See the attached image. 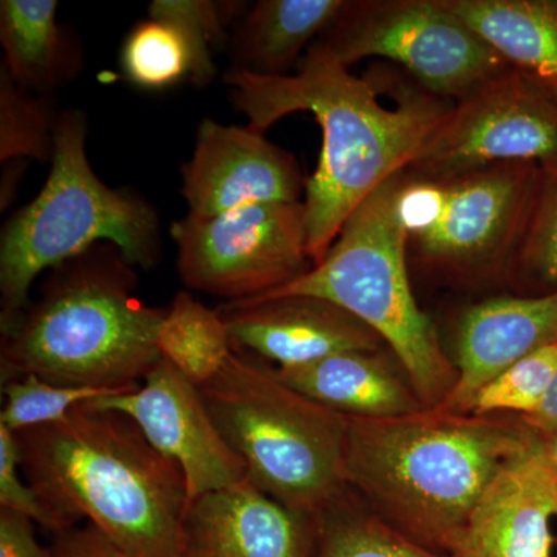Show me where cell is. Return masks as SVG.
<instances>
[{
  "label": "cell",
  "mask_w": 557,
  "mask_h": 557,
  "mask_svg": "<svg viewBox=\"0 0 557 557\" xmlns=\"http://www.w3.org/2000/svg\"><path fill=\"white\" fill-rule=\"evenodd\" d=\"M223 81L231 87L234 108L259 134L295 112L313 113L321 126V156L302 201L313 267L325 258L355 209L409 168L453 106L416 81L388 75L397 106L386 108L380 101L381 75H351L318 40L295 73L259 76L231 69Z\"/></svg>",
  "instance_id": "1"
},
{
  "label": "cell",
  "mask_w": 557,
  "mask_h": 557,
  "mask_svg": "<svg viewBox=\"0 0 557 557\" xmlns=\"http://www.w3.org/2000/svg\"><path fill=\"white\" fill-rule=\"evenodd\" d=\"M539 437L520 417L437 408L348 418L346 482L381 519L446 555L487 486Z\"/></svg>",
  "instance_id": "2"
},
{
  "label": "cell",
  "mask_w": 557,
  "mask_h": 557,
  "mask_svg": "<svg viewBox=\"0 0 557 557\" xmlns=\"http://www.w3.org/2000/svg\"><path fill=\"white\" fill-rule=\"evenodd\" d=\"M16 438L25 479L64 530L86 520L127 557H180L185 475L126 413L89 403Z\"/></svg>",
  "instance_id": "3"
},
{
  "label": "cell",
  "mask_w": 557,
  "mask_h": 557,
  "mask_svg": "<svg viewBox=\"0 0 557 557\" xmlns=\"http://www.w3.org/2000/svg\"><path fill=\"white\" fill-rule=\"evenodd\" d=\"M115 245L98 244L53 269L38 300L2 327V380L131 391L160 362L166 309L146 306Z\"/></svg>",
  "instance_id": "4"
},
{
  "label": "cell",
  "mask_w": 557,
  "mask_h": 557,
  "mask_svg": "<svg viewBox=\"0 0 557 557\" xmlns=\"http://www.w3.org/2000/svg\"><path fill=\"white\" fill-rule=\"evenodd\" d=\"M87 121L79 110L58 115L46 186L5 223L0 239L2 327L28 306V292L47 269L112 244L132 267L156 265L160 223L156 209L134 193L109 188L90 168Z\"/></svg>",
  "instance_id": "5"
},
{
  "label": "cell",
  "mask_w": 557,
  "mask_h": 557,
  "mask_svg": "<svg viewBox=\"0 0 557 557\" xmlns=\"http://www.w3.org/2000/svg\"><path fill=\"white\" fill-rule=\"evenodd\" d=\"M199 391L248 479L271 497L317 519L346 493L348 417L239 351Z\"/></svg>",
  "instance_id": "6"
},
{
  "label": "cell",
  "mask_w": 557,
  "mask_h": 557,
  "mask_svg": "<svg viewBox=\"0 0 557 557\" xmlns=\"http://www.w3.org/2000/svg\"><path fill=\"white\" fill-rule=\"evenodd\" d=\"M399 174L355 209L318 265L252 299L314 296L336 304L391 348L424 406L438 408L456 384L457 370L410 284L397 212Z\"/></svg>",
  "instance_id": "7"
},
{
  "label": "cell",
  "mask_w": 557,
  "mask_h": 557,
  "mask_svg": "<svg viewBox=\"0 0 557 557\" xmlns=\"http://www.w3.org/2000/svg\"><path fill=\"white\" fill-rule=\"evenodd\" d=\"M536 164L460 174H399L397 212L408 260L461 284L508 277L536 194Z\"/></svg>",
  "instance_id": "8"
},
{
  "label": "cell",
  "mask_w": 557,
  "mask_h": 557,
  "mask_svg": "<svg viewBox=\"0 0 557 557\" xmlns=\"http://www.w3.org/2000/svg\"><path fill=\"white\" fill-rule=\"evenodd\" d=\"M318 42L346 67L366 58L397 62L418 86L450 102L511 67L446 0H348Z\"/></svg>",
  "instance_id": "9"
},
{
  "label": "cell",
  "mask_w": 557,
  "mask_h": 557,
  "mask_svg": "<svg viewBox=\"0 0 557 557\" xmlns=\"http://www.w3.org/2000/svg\"><path fill=\"white\" fill-rule=\"evenodd\" d=\"M171 234L186 287L230 302L267 295L313 267L302 201L249 205L211 219L186 215Z\"/></svg>",
  "instance_id": "10"
},
{
  "label": "cell",
  "mask_w": 557,
  "mask_h": 557,
  "mask_svg": "<svg viewBox=\"0 0 557 557\" xmlns=\"http://www.w3.org/2000/svg\"><path fill=\"white\" fill-rule=\"evenodd\" d=\"M557 161V94L508 67L454 101L406 171L423 177Z\"/></svg>",
  "instance_id": "11"
},
{
  "label": "cell",
  "mask_w": 557,
  "mask_h": 557,
  "mask_svg": "<svg viewBox=\"0 0 557 557\" xmlns=\"http://www.w3.org/2000/svg\"><path fill=\"white\" fill-rule=\"evenodd\" d=\"M91 403L126 413L150 445L182 469L189 505L248 478L244 461L215 426L199 387L163 358L138 387Z\"/></svg>",
  "instance_id": "12"
},
{
  "label": "cell",
  "mask_w": 557,
  "mask_h": 557,
  "mask_svg": "<svg viewBox=\"0 0 557 557\" xmlns=\"http://www.w3.org/2000/svg\"><path fill=\"white\" fill-rule=\"evenodd\" d=\"M190 218L211 219L249 205L298 203L306 182L298 161L251 127L201 121L183 166Z\"/></svg>",
  "instance_id": "13"
},
{
  "label": "cell",
  "mask_w": 557,
  "mask_h": 557,
  "mask_svg": "<svg viewBox=\"0 0 557 557\" xmlns=\"http://www.w3.org/2000/svg\"><path fill=\"white\" fill-rule=\"evenodd\" d=\"M234 351L295 369L351 350L387 347L364 322L314 296L247 299L219 307Z\"/></svg>",
  "instance_id": "14"
},
{
  "label": "cell",
  "mask_w": 557,
  "mask_h": 557,
  "mask_svg": "<svg viewBox=\"0 0 557 557\" xmlns=\"http://www.w3.org/2000/svg\"><path fill=\"white\" fill-rule=\"evenodd\" d=\"M318 522L248 478L190 502L180 557H317Z\"/></svg>",
  "instance_id": "15"
},
{
  "label": "cell",
  "mask_w": 557,
  "mask_h": 557,
  "mask_svg": "<svg viewBox=\"0 0 557 557\" xmlns=\"http://www.w3.org/2000/svg\"><path fill=\"white\" fill-rule=\"evenodd\" d=\"M557 474L542 437L487 486L450 542V557H555Z\"/></svg>",
  "instance_id": "16"
},
{
  "label": "cell",
  "mask_w": 557,
  "mask_h": 557,
  "mask_svg": "<svg viewBox=\"0 0 557 557\" xmlns=\"http://www.w3.org/2000/svg\"><path fill=\"white\" fill-rule=\"evenodd\" d=\"M557 344V289L472 304L453 335L457 380L437 409L467 413L480 388L539 348Z\"/></svg>",
  "instance_id": "17"
},
{
  "label": "cell",
  "mask_w": 557,
  "mask_h": 557,
  "mask_svg": "<svg viewBox=\"0 0 557 557\" xmlns=\"http://www.w3.org/2000/svg\"><path fill=\"white\" fill-rule=\"evenodd\" d=\"M277 373L300 394L348 418L376 420L426 409L388 347L344 351Z\"/></svg>",
  "instance_id": "18"
},
{
  "label": "cell",
  "mask_w": 557,
  "mask_h": 557,
  "mask_svg": "<svg viewBox=\"0 0 557 557\" xmlns=\"http://www.w3.org/2000/svg\"><path fill=\"white\" fill-rule=\"evenodd\" d=\"M511 67L557 94V0H446Z\"/></svg>",
  "instance_id": "19"
},
{
  "label": "cell",
  "mask_w": 557,
  "mask_h": 557,
  "mask_svg": "<svg viewBox=\"0 0 557 557\" xmlns=\"http://www.w3.org/2000/svg\"><path fill=\"white\" fill-rule=\"evenodd\" d=\"M348 0H260L234 39L237 70L259 76H285L304 50L335 24Z\"/></svg>",
  "instance_id": "20"
},
{
  "label": "cell",
  "mask_w": 557,
  "mask_h": 557,
  "mask_svg": "<svg viewBox=\"0 0 557 557\" xmlns=\"http://www.w3.org/2000/svg\"><path fill=\"white\" fill-rule=\"evenodd\" d=\"M54 0H2V69L27 90L50 91L69 83L81 69L78 46L57 20Z\"/></svg>",
  "instance_id": "21"
},
{
  "label": "cell",
  "mask_w": 557,
  "mask_h": 557,
  "mask_svg": "<svg viewBox=\"0 0 557 557\" xmlns=\"http://www.w3.org/2000/svg\"><path fill=\"white\" fill-rule=\"evenodd\" d=\"M157 348L197 387L209 383L234 354L228 325L219 310L205 307L189 293H178L164 313Z\"/></svg>",
  "instance_id": "22"
},
{
  "label": "cell",
  "mask_w": 557,
  "mask_h": 557,
  "mask_svg": "<svg viewBox=\"0 0 557 557\" xmlns=\"http://www.w3.org/2000/svg\"><path fill=\"white\" fill-rule=\"evenodd\" d=\"M317 522V557H450L392 527L350 487Z\"/></svg>",
  "instance_id": "23"
},
{
  "label": "cell",
  "mask_w": 557,
  "mask_h": 557,
  "mask_svg": "<svg viewBox=\"0 0 557 557\" xmlns=\"http://www.w3.org/2000/svg\"><path fill=\"white\" fill-rule=\"evenodd\" d=\"M120 64L126 78L146 90H164L186 78L199 84L212 79L188 35L172 22L152 17L132 28Z\"/></svg>",
  "instance_id": "24"
},
{
  "label": "cell",
  "mask_w": 557,
  "mask_h": 557,
  "mask_svg": "<svg viewBox=\"0 0 557 557\" xmlns=\"http://www.w3.org/2000/svg\"><path fill=\"white\" fill-rule=\"evenodd\" d=\"M58 116L47 98L36 97L0 70V161L53 159Z\"/></svg>",
  "instance_id": "25"
},
{
  "label": "cell",
  "mask_w": 557,
  "mask_h": 557,
  "mask_svg": "<svg viewBox=\"0 0 557 557\" xmlns=\"http://www.w3.org/2000/svg\"><path fill=\"white\" fill-rule=\"evenodd\" d=\"M557 375V344L539 348L485 384L467 410L472 416L527 418L537 412Z\"/></svg>",
  "instance_id": "26"
},
{
  "label": "cell",
  "mask_w": 557,
  "mask_h": 557,
  "mask_svg": "<svg viewBox=\"0 0 557 557\" xmlns=\"http://www.w3.org/2000/svg\"><path fill=\"white\" fill-rule=\"evenodd\" d=\"M508 277L542 293L557 289V161L539 172L533 207Z\"/></svg>",
  "instance_id": "27"
},
{
  "label": "cell",
  "mask_w": 557,
  "mask_h": 557,
  "mask_svg": "<svg viewBox=\"0 0 557 557\" xmlns=\"http://www.w3.org/2000/svg\"><path fill=\"white\" fill-rule=\"evenodd\" d=\"M132 391V388H131ZM126 391L62 386L36 375L3 381L0 424L14 434L64 420L73 409Z\"/></svg>",
  "instance_id": "28"
},
{
  "label": "cell",
  "mask_w": 557,
  "mask_h": 557,
  "mask_svg": "<svg viewBox=\"0 0 557 557\" xmlns=\"http://www.w3.org/2000/svg\"><path fill=\"white\" fill-rule=\"evenodd\" d=\"M240 3L211 2V0H156L150 3L152 20L178 25L196 47L205 69L214 76L211 47L220 46L226 38V24Z\"/></svg>",
  "instance_id": "29"
},
{
  "label": "cell",
  "mask_w": 557,
  "mask_h": 557,
  "mask_svg": "<svg viewBox=\"0 0 557 557\" xmlns=\"http://www.w3.org/2000/svg\"><path fill=\"white\" fill-rule=\"evenodd\" d=\"M22 471L16 434L0 424V509L24 516L51 533L64 530Z\"/></svg>",
  "instance_id": "30"
},
{
  "label": "cell",
  "mask_w": 557,
  "mask_h": 557,
  "mask_svg": "<svg viewBox=\"0 0 557 557\" xmlns=\"http://www.w3.org/2000/svg\"><path fill=\"white\" fill-rule=\"evenodd\" d=\"M53 557H127L91 523L65 528L53 534Z\"/></svg>",
  "instance_id": "31"
},
{
  "label": "cell",
  "mask_w": 557,
  "mask_h": 557,
  "mask_svg": "<svg viewBox=\"0 0 557 557\" xmlns=\"http://www.w3.org/2000/svg\"><path fill=\"white\" fill-rule=\"evenodd\" d=\"M0 557H53L36 537L32 520L0 509Z\"/></svg>",
  "instance_id": "32"
},
{
  "label": "cell",
  "mask_w": 557,
  "mask_h": 557,
  "mask_svg": "<svg viewBox=\"0 0 557 557\" xmlns=\"http://www.w3.org/2000/svg\"><path fill=\"white\" fill-rule=\"evenodd\" d=\"M522 420L539 435H548L557 431V375L544 405L533 416L522 418Z\"/></svg>",
  "instance_id": "33"
},
{
  "label": "cell",
  "mask_w": 557,
  "mask_h": 557,
  "mask_svg": "<svg viewBox=\"0 0 557 557\" xmlns=\"http://www.w3.org/2000/svg\"><path fill=\"white\" fill-rule=\"evenodd\" d=\"M542 446H544L545 456H547L549 465L557 474V431L548 435H541Z\"/></svg>",
  "instance_id": "34"
},
{
  "label": "cell",
  "mask_w": 557,
  "mask_h": 557,
  "mask_svg": "<svg viewBox=\"0 0 557 557\" xmlns=\"http://www.w3.org/2000/svg\"><path fill=\"white\" fill-rule=\"evenodd\" d=\"M555 557H557V537H556V555Z\"/></svg>",
  "instance_id": "35"
}]
</instances>
